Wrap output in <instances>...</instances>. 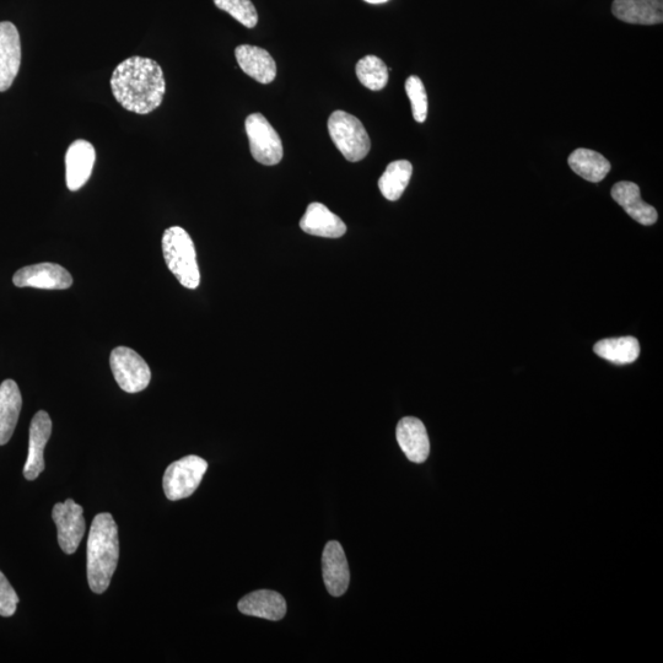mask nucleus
Returning a JSON list of instances; mask_svg holds the SVG:
<instances>
[{
	"label": "nucleus",
	"instance_id": "1",
	"mask_svg": "<svg viewBox=\"0 0 663 663\" xmlns=\"http://www.w3.org/2000/svg\"><path fill=\"white\" fill-rule=\"evenodd\" d=\"M111 89L123 109L148 115L163 104L166 91L163 69L152 58H128L113 70Z\"/></svg>",
	"mask_w": 663,
	"mask_h": 663
},
{
	"label": "nucleus",
	"instance_id": "2",
	"mask_svg": "<svg viewBox=\"0 0 663 663\" xmlns=\"http://www.w3.org/2000/svg\"><path fill=\"white\" fill-rule=\"evenodd\" d=\"M88 581L94 594H104L120 559L118 527L111 514L96 515L88 539Z\"/></svg>",
	"mask_w": 663,
	"mask_h": 663
},
{
	"label": "nucleus",
	"instance_id": "3",
	"mask_svg": "<svg viewBox=\"0 0 663 663\" xmlns=\"http://www.w3.org/2000/svg\"><path fill=\"white\" fill-rule=\"evenodd\" d=\"M164 258L170 271L187 289H197L201 273L191 236L180 226H172L163 236Z\"/></svg>",
	"mask_w": 663,
	"mask_h": 663
},
{
	"label": "nucleus",
	"instance_id": "4",
	"mask_svg": "<svg viewBox=\"0 0 663 663\" xmlns=\"http://www.w3.org/2000/svg\"><path fill=\"white\" fill-rule=\"evenodd\" d=\"M328 132L341 152L350 163H358L369 154L371 140L368 132L357 117L344 111H334L328 120Z\"/></svg>",
	"mask_w": 663,
	"mask_h": 663
},
{
	"label": "nucleus",
	"instance_id": "5",
	"mask_svg": "<svg viewBox=\"0 0 663 663\" xmlns=\"http://www.w3.org/2000/svg\"><path fill=\"white\" fill-rule=\"evenodd\" d=\"M208 470V462L198 456H186L171 463L164 474V492L166 498L177 501L191 497L202 483Z\"/></svg>",
	"mask_w": 663,
	"mask_h": 663
},
{
	"label": "nucleus",
	"instance_id": "6",
	"mask_svg": "<svg viewBox=\"0 0 663 663\" xmlns=\"http://www.w3.org/2000/svg\"><path fill=\"white\" fill-rule=\"evenodd\" d=\"M245 128L253 159L266 166L278 165L284 156L283 143L267 118L252 113L246 118Z\"/></svg>",
	"mask_w": 663,
	"mask_h": 663
},
{
	"label": "nucleus",
	"instance_id": "7",
	"mask_svg": "<svg viewBox=\"0 0 663 663\" xmlns=\"http://www.w3.org/2000/svg\"><path fill=\"white\" fill-rule=\"evenodd\" d=\"M110 364L118 386L127 393L144 391L152 380V371L147 361L131 348L113 349Z\"/></svg>",
	"mask_w": 663,
	"mask_h": 663
},
{
	"label": "nucleus",
	"instance_id": "8",
	"mask_svg": "<svg viewBox=\"0 0 663 663\" xmlns=\"http://www.w3.org/2000/svg\"><path fill=\"white\" fill-rule=\"evenodd\" d=\"M52 517L57 526L59 547L66 554H74L86 531L84 509L68 499L55 505Z\"/></svg>",
	"mask_w": 663,
	"mask_h": 663
},
{
	"label": "nucleus",
	"instance_id": "9",
	"mask_svg": "<svg viewBox=\"0 0 663 663\" xmlns=\"http://www.w3.org/2000/svg\"><path fill=\"white\" fill-rule=\"evenodd\" d=\"M13 282L18 288L64 290L72 287L73 278L66 268L56 263H39L19 269Z\"/></svg>",
	"mask_w": 663,
	"mask_h": 663
},
{
	"label": "nucleus",
	"instance_id": "10",
	"mask_svg": "<svg viewBox=\"0 0 663 663\" xmlns=\"http://www.w3.org/2000/svg\"><path fill=\"white\" fill-rule=\"evenodd\" d=\"M52 434V420L45 411H40L32 418L30 425L29 455L26 458L24 476L28 481H35L45 471V447Z\"/></svg>",
	"mask_w": 663,
	"mask_h": 663
},
{
	"label": "nucleus",
	"instance_id": "11",
	"mask_svg": "<svg viewBox=\"0 0 663 663\" xmlns=\"http://www.w3.org/2000/svg\"><path fill=\"white\" fill-rule=\"evenodd\" d=\"M21 64V41L16 26L0 23V93L10 89L18 77Z\"/></svg>",
	"mask_w": 663,
	"mask_h": 663
},
{
	"label": "nucleus",
	"instance_id": "12",
	"mask_svg": "<svg viewBox=\"0 0 663 663\" xmlns=\"http://www.w3.org/2000/svg\"><path fill=\"white\" fill-rule=\"evenodd\" d=\"M323 580H325L326 589L333 597H341L346 594L349 582L350 571L346 553L337 541H330L326 544L322 555Z\"/></svg>",
	"mask_w": 663,
	"mask_h": 663
},
{
	"label": "nucleus",
	"instance_id": "13",
	"mask_svg": "<svg viewBox=\"0 0 663 663\" xmlns=\"http://www.w3.org/2000/svg\"><path fill=\"white\" fill-rule=\"evenodd\" d=\"M96 160L94 145L79 139L70 144L66 154V180L70 191H79L89 181Z\"/></svg>",
	"mask_w": 663,
	"mask_h": 663
},
{
	"label": "nucleus",
	"instance_id": "14",
	"mask_svg": "<svg viewBox=\"0 0 663 663\" xmlns=\"http://www.w3.org/2000/svg\"><path fill=\"white\" fill-rule=\"evenodd\" d=\"M396 436L404 455L414 463L427 461L430 454V441L422 420L413 417L403 418L397 425Z\"/></svg>",
	"mask_w": 663,
	"mask_h": 663
},
{
	"label": "nucleus",
	"instance_id": "15",
	"mask_svg": "<svg viewBox=\"0 0 663 663\" xmlns=\"http://www.w3.org/2000/svg\"><path fill=\"white\" fill-rule=\"evenodd\" d=\"M236 61L244 73L267 85L277 77V64L268 51L261 47L241 45L235 50Z\"/></svg>",
	"mask_w": 663,
	"mask_h": 663
},
{
	"label": "nucleus",
	"instance_id": "16",
	"mask_svg": "<svg viewBox=\"0 0 663 663\" xmlns=\"http://www.w3.org/2000/svg\"><path fill=\"white\" fill-rule=\"evenodd\" d=\"M300 228L306 234L327 239H338L347 233L344 221L322 203H311L307 207L303 219L300 220Z\"/></svg>",
	"mask_w": 663,
	"mask_h": 663
},
{
	"label": "nucleus",
	"instance_id": "17",
	"mask_svg": "<svg viewBox=\"0 0 663 663\" xmlns=\"http://www.w3.org/2000/svg\"><path fill=\"white\" fill-rule=\"evenodd\" d=\"M239 611L246 616L267 619L277 622L287 614V602L276 591L258 590L241 598Z\"/></svg>",
	"mask_w": 663,
	"mask_h": 663
},
{
	"label": "nucleus",
	"instance_id": "18",
	"mask_svg": "<svg viewBox=\"0 0 663 663\" xmlns=\"http://www.w3.org/2000/svg\"><path fill=\"white\" fill-rule=\"evenodd\" d=\"M612 198L621 206L625 213L638 221L639 224L654 225L659 218L657 210L641 199L640 188L633 182H618L612 188Z\"/></svg>",
	"mask_w": 663,
	"mask_h": 663
},
{
	"label": "nucleus",
	"instance_id": "19",
	"mask_svg": "<svg viewBox=\"0 0 663 663\" xmlns=\"http://www.w3.org/2000/svg\"><path fill=\"white\" fill-rule=\"evenodd\" d=\"M612 13L628 24H662L663 0H614Z\"/></svg>",
	"mask_w": 663,
	"mask_h": 663
},
{
	"label": "nucleus",
	"instance_id": "20",
	"mask_svg": "<svg viewBox=\"0 0 663 663\" xmlns=\"http://www.w3.org/2000/svg\"><path fill=\"white\" fill-rule=\"evenodd\" d=\"M23 407V397L18 384L5 380L0 385V446L12 439L19 415Z\"/></svg>",
	"mask_w": 663,
	"mask_h": 663
},
{
	"label": "nucleus",
	"instance_id": "21",
	"mask_svg": "<svg viewBox=\"0 0 663 663\" xmlns=\"http://www.w3.org/2000/svg\"><path fill=\"white\" fill-rule=\"evenodd\" d=\"M568 164L576 175L594 183L601 182L611 171L605 156L590 149H576L569 156Z\"/></svg>",
	"mask_w": 663,
	"mask_h": 663
},
{
	"label": "nucleus",
	"instance_id": "22",
	"mask_svg": "<svg viewBox=\"0 0 663 663\" xmlns=\"http://www.w3.org/2000/svg\"><path fill=\"white\" fill-rule=\"evenodd\" d=\"M594 352L598 357L611 361L613 364H632L640 355V344L634 337H618L603 339L596 343Z\"/></svg>",
	"mask_w": 663,
	"mask_h": 663
},
{
	"label": "nucleus",
	"instance_id": "23",
	"mask_svg": "<svg viewBox=\"0 0 663 663\" xmlns=\"http://www.w3.org/2000/svg\"><path fill=\"white\" fill-rule=\"evenodd\" d=\"M413 166L407 160L393 161L387 166L384 175L380 177L379 188L388 201L396 202L406 191L412 179Z\"/></svg>",
	"mask_w": 663,
	"mask_h": 663
},
{
	"label": "nucleus",
	"instance_id": "24",
	"mask_svg": "<svg viewBox=\"0 0 663 663\" xmlns=\"http://www.w3.org/2000/svg\"><path fill=\"white\" fill-rule=\"evenodd\" d=\"M359 82L373 91H380L388 83V68L381 58L370 55L366 56L355 68Z\"/></svg>",
	"mask_w": 663,
	"mask_h": 663
},
{
	"label": "nucleus",
	"instance_id": "25",
	"mask_svg": "<svg viewBox=\"0 0 663 663\" xmlns=\"http://www.w3.org/2000/svg\"><path fill=\"white\" fill-rule=\"evenodd\" d=\"M214 4L247 29H253L258 23V13L251 0H214Z\"/></svg>",
	"mask_w": 663,
	"mask_h": 663
},
{
	"label": "nucleus",
	"instance_id": "26",
	"mask_svg": "<svg viewBox=\"0 0 663 663\" xmlns=\"http://www.w3.org/2000/svg\"><path fill=\"white\" fill-rule=\"evenodd\" d=\"M406 93L411 100L414 120L424 123L428 117V95L420 78L409 77L406 82Z\"/></svg>",
	"mask_w": 663,
	"mask_h": 663
},
{
	"label": "nucleus",
	"instance_id": "27",
	"mask_svg": "<svg viewBox=\"0 0 663 663\" xmlns=\"http://www.w3.org/2000/svg\"><path fill=\"white\" fill-rule=\"evenodd\" d=\"M19 596L14 587L0 571V616L12 617L18 608Z\"/></svg>",
	"mask_w": 663,
	"mask_h": 663
},
{
	"label": "nucleus",
	"instance_id": "28",
	"mask_svg": "<svg viewBox=\"0 0 663 663\" xmlns=\"http://www.w3.org/2000/svg\"><path fill=\"white\" fill-rule=\"evenodd\" d=\"M365 2L370 4H382L388 2V0H365Z\"/></svg>",
	"mask_w": 663,
	"mask_h": 663
}]
</instances>
